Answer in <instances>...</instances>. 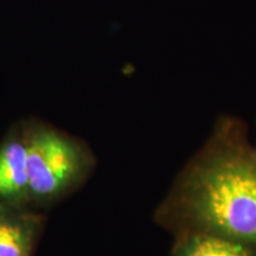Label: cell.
Masks as SVG:
<instances>
[{"label": "cell", "instance_id": "6da1fadb", "mask_svg": "<svg viewBox=\"0 0 256 256\" xmlns=\"http://www.w3.org/2000/svg\"><path fill=\"white\" fill-rule=\"evenodd\" d=\"M179 234L206 232L256 252V160L238 120L222 118L156 212Z\"/></svg>", "mask_w": 256, "mask_h": 256}, {"label": "cell", "instance_id": "7a4b0ae2", "mask_svg": "<svg viewBox=\"0 0 256 256\" xmlns=\"http://www.w3.org/2000/svg\"><path fill=\"white\" fill-rule=\"evenodd\" d=\"M25 144L28 194L37 202L63 196L81 183L92 166L84 146L50 128H37Z\"/></svg>", "mask_w": 256, "mask_h": 256}, {"label": "cell", "instance_id": "3957f363", "mask_svg": "<svg viewBox=\"0 0 256 256\" xmlns=\"http://www.w3.org/2000/svg\"><path fill=\"white\" fill-rule=\"evenodd\" d=\"M28 198L26 144L8 140L0 147V200L20 203Z\"/></svg>", "mask_w": 256, "mask_h": 256}, {"label": "cell", "instance_id": "277c9868", "mask_svg": "<svg viewBox=\"0 0 256 256\" xmlns=\"http://www.w3.org/2000/svg\"><path fill=\"white\" fill-rule=\"evenodd\" d=\"M172 256H256V252L232 240L206 232L179 234Z\"/></svg>", "mask_w": 256, "mask_h": 256}, {"label": "cell", "instance_id": "5b68a950", "mask_svg": "<svg viewBox=\"0 0 256 256\" xmlns=\"http://www.w3.org/2000/svg\"><path fill=\"white\" fill-rule=\"evenodd\" d=\"M36 232V220L8 212L0 220V256H30Z\"/></svg>", "mask_w": 256, "mask_h": 256}, {"label": "cell", "instance_id": "8992f818", "mask_svg": "<svg viewBox=\"0 0 256 256\" xmlns=\"http://www.w3.org/2000/svg\"><path fill=\"white\" fill-rule=\"evenodd\" d=\"M8 212H11L8 208L6 206L4 203H0V220H2V217H5L6 215H8Z\"/></svg>", "mask_w": 256, "mask_h": 256}, {"label": "cell", "instance_id": "52a82bcc", "mask_svg": "<svg viewBox=\"0 0 256 256\" xmlns=\"http://www.w3.org/2000/svg\"><path fill=\"white\" fill-rule=\"evenodd\" d=\"M252 156H254V159L256 160V148L252 150Z\"/></svg>", "mask_w": 256, "mask_h": 256}]
</instances>
